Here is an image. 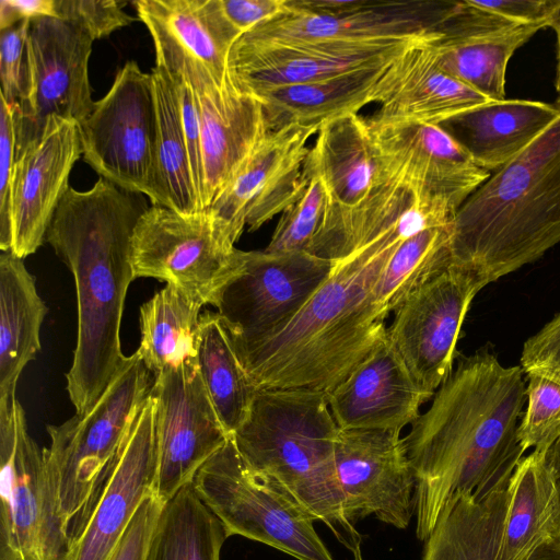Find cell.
Here are the masks:
<instances>
[{"label": "cell", "mask_w": 560, "mask_h": 560, "mask_svg": "<svg viewBox=\"0 0 560 560\" xmlns=\"http://www.w3.org/2000/svg\"><path fill=\"white\" fill-rule=\"evenodd\" d=\"M150 373L135 352L91 410L47 425L46 475L69 548L85 527L150 395Z\"/></svg>", "instance_id": "obj_6"}, {"label": "cell", "mask_w": 560, "mask_h": 560, "mask_svg": "<svg viewBox=\"0 0 560 560\" xmlns=\"http://www.w3.org/2000/svg\"><path fill=\"white\" fill-rule=\"evenodd\" d=\"M389 63L254 95L264 105L271 131L289 125L319 128L337 117L358 114L373 103L376 84Z\"/></svg>", "instance_id": "obj_30"}, {"label": "cell", "mask_w": 560, "mask_h": 560, "mask_svg": "<svg viewBox=\"0 0 560 560\" xmlns=\"http://www.w3.org/2000/svg\"><path fill=\"white\" fill-rule=\"evenodd\" d=\"M436 223L435 210L422 198L394 195L291 319L234 348L256 388L328 393L345 381L386 337L374 290L390 255L402 240Z\"/></svg>", "instance_id": "obj_1"}, {"label": "cell", "mask_w": 560, "mask_h": 560, "mask_svg": "<svg viewBox=\"0 0 560 560\" xmlns=\"http://www.w3.org/2000/svg\"><path fill=\"white\" fill-rule=\"evenodd\" d=\"M557 114L555 102L505 98L479 105L439 125L478 166L492 174L537 138Z\"/></svg>", "instance_id": "obj_27"}, {"label": "cell", "mask_w": 560, "mask_h": 560, "mask_svg": "<svg viewBox=\"0 0 560 560\" xmlns=\"http://www.w3.org/2000/svg\"><path fill=\"white\" fill-rule=\"evenodd\" d=\"M412 378L387 336L339 385L327 393L330 412L341 430L401 431L432 399Z\"/></svg>", "instance_id": "obj_25"}, {"label": "cell", "mask_w": 560, "mask_h": 560, "mask_svg": "<svg viewBox=\"0 0 560 560\" xmlns=\"http://www.w3.org/2000/svg\"><path fill=\"white\" fill-rule=\"evenodd\" d=\"M139 194L100 177L85 191L71 186L61 198L46 241L73 276L78 331L67 390L82 415L91 410L126 361L120 325L136 278L131 237L148 208Z\"/></svg>", "instance_id": "obj_3"}, {"label": "cell", "mask_w": 560, "mask_h": 560, "mask_svg": "<svg viewBox=\"0 0 560 560\" xmlns=\"http://www.w3.org/2000/svg\"><path fill=\"white\" fill-rule=\"evenodd\" d=\"M439 37L412 44L387 66L373 93L378 108L371 121L439 125L492 102L440 67L431 46Z\"/></svg>", "instance_id": "obj_24"}, {"label": "cell", "mask_w": 560, "mask_h": 560, "mask_svg": "<svg viewBox=\"0 0 560 560\" xmlns=\"http://www.w3.org/2000/svg\"><path fill=\"white\" fill-rule=\"evenodd\" d=\"M521 366L560 384V313L525 341Z\"/></svg>", "instance_id": "obj_43"}, {"label": "cell", "mask_w": 560, "mask_h": 560, "mask_svg": "<svg viewBox=\"0 0 560 560\" xmlns=\"http://www.w3.org/2000/svg\"><path fill=\"white\" fill-rule=\"evenodd\" d=\"M78 126L82 158L100 177L152 203L158 115L151 72L127 61Z\"/></svg>", "instance_id": "obj_10"}, {"label": "cell", "mask_w": 560, "mask_h": 560, "mask_svg": "<svg viewBox=\"0 0 560 560\" xmlns=\"http://www.w3.org/2000/svg\"><path fill=\"white\" fill-rule=\"evenodd\" d=\"M451 241L452 223L427 228L400 242L374 290L375 305L384 318L452 262Z\"/></svg>", "instance_id": "obj_37"}, {"label": "cell", "mask_w": 560, "mask_h": 560, "mask_svg": "<svg viewBox=\"0 0 560 560\" xmlns=\"http://www.w3.org/2000/svg\"><path fill=\"white\" fill-rule=\"evenodd\" d=\"M332 264L308 252L242 250L238 270L213 305L233 347L253 342L291 319L328 277Z\"/></svg>", "instance_id": "obj_13"}, {"label": "cell", "mask_w": 560, "mask_h": 560, "mask_svg": "<svg viewBox=\"0 0 560 560\" xmlns=\"http://www.w3.org/2000/svg\"><path fill=\"white\" fill-rule=\"evenodd\" d=\"M82 156L75 121L50 116L42 131L16 153L10 194L11 253L23 259L46 241L54 213Z\"/></svg>", "instance_id": "obj_20"}, {"label": "cell", "mask_w": 560, "mask_h": 560, "mask_svg": "<svg viewBox=\"0 0 560 560\" xmlns=\"http://www.w3.org/2000/svg\"><path fill=\"white\" fill-rule=\"evenodd\" d=\"M163 505L154 493L141 503L109 560H144Z\"/></svg>", "instance_id": "obj_45"}, {"label": "cell", "mask_w": 560, "mask_h": 560, "mask_svg": "<svg viewBox=\"0 0 560 560\" xmlns=\"http://www.w3.org/2000/svg\"><path fill=\"white\" fill-rule=\"evenodd\" d=\"M506 489L485 500L470 493L452 498L424 540L421 560H500ZM529 560H560V541L551 538Z\"/></svg>", "instance_id": "obj_28"}, {"label": "cell", "mask_w": 560, "mask_h": 560, "mask_svg": "<svg viewBox=\"0 0 560 560\" xmlns=\"http://www.w3.org/2000/svg\"><path fill=\"white\" fill-rule=\"evenodd\" d=\"M485 283L452 262L393 312L387 339L418 386L434 395L453 370L468 308Z\"/></svg>", "instance_id": "obj_14"}, {"label": "cell", "mask_w": 560, "mask_h": 560, "mask_svg": "<svg viewBox=\"0 0 560 560\" xmlns=\"http://www.w3.org/2000/svg\"><path fill=\"white\" fill-rule=\"evenodd\" d=\"M522 366H503L488 347L462 355L430 407L404 436L416 477V535L424 541L447 502L508 488L525 453L517 430L526 400Z\"/></svg>", "instance_id": "obj_2"}, {"label": "cell", "mask_w": 560, "mask_h": 560, "mask_svg": "<svg viewBox=\"0 0 560 560\" xmlns=\"http://www.w3.org/2000/svg\"><path fill=\"white\" fill-rule=\"evenodd\" d=\"M191 483L229 537L261 542L296 560H334L314 517L280 485L253 470L232 438L199 468Z\"/></svg>", "instance_id": "obj_7"}, {"label": "cell", "mask_w": 560, "mask_h": 560, "mask_svg": "<svg viewBox=\"0 0 560 560\" xmlns=\"http://www.w3.org/2000/svg\"><path fill=\"white\" fill-rule=\"evenodd\" d=\"M338 432L326 392L257 388L231 438L253 470L280 485L353 552L362 536L346 515L337 478Z\"/></svg>", "instance_id": "obj_5"}, {"label": "cell", "mask_w": 560, "mask_h": 560, "mask_svg": "<svg viewBox=\"0 0 560 560\" xmlns=\"http://www.w3.org/2000/svg\"><path fill=\"white\" fill-rule=\"evenodd\" d=\"M47 306L23 259L0 256V401L16 398L23 369L40 349L39 332Z\"/></svg>", "instance_id": "obj_29"}, {"label": "cell", "mask_w": 560, "mask_h": 560, "mask_svg": "<svg viewBox=\"0 0 560 560\" xmlns=\"http://www.w3.org/2000/svg\"><path fill=\"white\" fill-rule=\"evenodd\" d=\"M94 38L81 26L43 16L31 20L26 40V91L13 104L16 153L43 129L50 116L82 122L94 101L89 60Z\"/></svg>", "instance_id": "obj_12"}, {"label": "cell", "mask_w": 560, "mask_h": 560, "mask_svg": "<svg viewBox=\"0 0 560 560\" xmlns=\"http://www.w3.org/2000/svg\"><path fill=\"white\" fill-rule=\"evenodd\" d=\"M439 36L433 33L371 42L278 43L241 35L229 54L226 79L235 89L254 95L384 66L412 44Z\"/></svg>", "instance_id": "obj_17"}, {"label": "cell", "mask_w": 560, "mask_h": 560, "mask_svg": "<svg viewBox=\"0 0 560 560\" xmlns=\"http://www.w3.org/2000/svg\"><path fill=\"white\" fill-rule=\"evenodd\" d=\"M179 116L182 121L183 131L186 139V144L189 153L190 165L194 176L195 186L199 198H202L203 189V174H202V160H201V126L200 116L197 104L196 94L189 83L180 75H171ZM202 203V201H201ZM203 208V207H202Z\"/></svg>", "instance_id": "obj_44"}, {"label": "cell", "mask_w": 560, "mask_h": 560, "mask_svg": "<svg viewBox=\"0 0 560 560\" xmlns=\"http://www.w3.org/2000/svg\"><path fill=\"white\" fill-rule=\"evenodd\" d=\"M43 16L56 18L55 0L0 1V30L11 27L24 20Z\"/></svg>", "instance_id": "obj_49"}, {"label": "cell", "mask_w": 560, "mask_h": 560, "mask_svg": "<svg viewBox=\"0 0 560 560\" xmlns=\"http://www.w3.org/2000/svg\"><path fill=\"white\" fill-rule=\"evenodd\" d=\"M352 555H353V559H354V560H364L363 555H362V549H361V547H358V548L352 552Z\"/></svg>", "instance_id": "obj_53"}, {"label": "cell", "mask_w": 560, "mask_h": 560, "mask_svg": "<svg viewBox=\"0 0 560 560\" xmlns=\"http://www.w3.org/2000/svg\"><path fill=\"white\" fill-rule=\"evenodd\" d=\"M315 136L304 165L322 180L327 206L307 252L334 261L348 254L361 220L392 177L365 117H337L324 122Z\"/></svg>", "instance_id": "obj_9"}, {"label": "cell", "mask_w": 560, "mask_h": 560, "mask_svg": "<svg viewBox=\"0 0 560 560\" xmlns=\"http://www.w3.org/2000/svg\"><path fill=\"white\" fill-rule=\"evenodd\" d=\"M0 560H66L44 453L18 398L0 402Z\"/></svg>", "instance_id": "obj_8"}, {"label": "cell", "mask_w": 560, "mask_h": 560, "mask_svg": "<svg viewBox=\"0 0 560 560\" xmlns=\"http://www.w3.org/2000/svg\"><path fill=\"white\" fill-rule=\"evenodd\" d=\"M241 262L242 250L217 235L206 210L182 214L151 205L138 219L132 233L135 277L154 278L178 287L202 305H214Z\"/></svg>", "instance_id": "obj_11"}, {"label": "cell", "mask_w": 560, "mask_h": 560, "mask_svg": "<svg viewBox=\"0 0 560 560\" xmlns=\"http://www.w3.org/2000/svg\"><path fill=\"white\" fill-rule=\"evenodd\" d=\"M183 78L192 88L199 109L201 201L206 210L271 130L264 105L255 95L235 89L229 81L220 86L202 71Z\"/></svg>", "instance_id": "obj_23"}, {"label": "cell", "mask_w": 560, "mask_h": 560, "mask_svg": "<svg viewBox=\"0 0 560 560\" xmlns=\"http://www.w3.org/2000/svg\"><path fill=\"white\" fill-rule=\"evenodd\" d=\"M545 454L534 450L523 457L509 481L500 560H529L541 545L555 538L556 494Z\"/></svg>", "instance_id": "obj_31"}, {"label": "cell", "mask_w": 560, "mask_h": 560, "mask_svg": "<svg viewBox=\"0 0 560 560\" xmlns=\"http://www.w3.org/2000/svg\"><path fill=\"white\" fill-rule=\"evenodd\" d=\"M366 120L387 175L455 214L491 175L440 125Z\"/></svg>", "instance_id": "obj_19"}, {"label": "cell", "mask_w": 560, "mask_h": 560, "mask_svg": "<svg viewBox=\"0 0 560 560\" xmlns=\"http://www.w3.org/2000/svg\"><path fill=\"white\" fill-rule=\"evenodd\" d=\"M228 537L190 482L164 503L144 560H220Z\"/></svg>", "instance_id": "obj_36"}, {"label": "cell", "mask_w": 560, "mask_h": 560, "mask_svg": "<svg viewBox=\"0 0 560 560\" xmlns=\"http://www.w3.org/2000/svg\"><path fill=\"white\" fill-rule=\"evenodd\" d=\"M139 20L149 30L155 67L171 75L207 72L228 83V58L242 35L226 18L221 0H137Z\"/></svg>", "instance_id": "obj_21"}, {"label": "cell", "mask_w": 560, "mask_h": 560, "mask_svg": "<svg viewBox=\"0 0 560 560\" xmlns=\"http://www.w3.org/2000/svg\"><path fill=\"white\" fill-rule=\"evenodd\" d=\"M156 471L155 405L149 395L66 560H109L141 503L154 493Z\"/></svg>", "instance_id": "obj_22"}, {"label": "cell", "mask_w": 560, "mask_h": 560, "mask_svg": "<svg viewBox=\"0 0 560 560\" xmlns=\"http://www.w3.org/2000/svg\"><path fill=\"white\" fill-rule=\"evenodd\" d=\"M326 206L327 196L322 180L304 165L303 189L298 199L280 214L265 252H307L323 223Z\"/></svg>", "instance_id": "obj_38"}, {"label": "cell", "mask_w": 560, "mask_h": 560, "mask_svg": "<svg viewBox=\"0 0 560 560\" xmlns=\"http://www.w3.org/2000/svg\"><path fill=\"white\" fill-rule=\"evenodd\" d=\"M545 458L553 480L556 494L553 537L560 541V439L546 451Z\"/></svg>", "instance_id": "obj_50"}, {"label": "cell", "mask_w": 560, "mask_h": 560, "mask_svg": "<svg viewBox=\"0 0 560 560\" xmlns=\"http://www.w3.org/2000/svg\"><path fill=\"white\" fill-rule=\"evenodd\" d=\"M158 135L154 152L151 205L171 208L182 214L203 211L197 192L189 153L182 127L176 95L166 72L154 67L152 72Z\"/></svg>", "instance_id": "obj_34"}, {"label": "cell", "mask_w": 560, "mask_h": 560, "mask_svg": "<svg viewBox=\"0 0 560 560\" xmlns=\"http://www.w3.org/2000/svg\"><path fill=\"white\" fill-rule=\"evenodd\" d=\"M318 128L289 125L272 130L206 209L217 235L234 245L245 226L258 230L300 196L308 140Z\"/></svg>", "instance_id": "obj_15"}, {"label": "cell", "mask_w": 560, "mask_h": 560, "mask_svg": "<svg viewBox=\"0 0 560 560\" xmlns=\"http://www.w3.org/2000/svg\"><path fill=\"white\" fill-rule=\"evenodd\" d=\"M557 34V66H556V74H555V90L560 95V31L556 32Z\"/></svg>", "instance_id": "obj_51"}, {"label": "cell", "mask_w": 560, "mask_h": 560, "mask_svg": "<svg viewBox=\"0 0 560 560\" xmlns=\"http://www.w3.org/2000/svg\"><path fill=\"white\" fill-rule=\"evenodd\" d=\"M158 471L154 494L164 504L225 443L223 428L200 377L196 361L154 375Z\"/></svg>", "instance_id": "obj_16"}, {"label": "cell", "mask_w": 560, "mask_h": 560, "mask_svg": "<svg viewBox=\"0 0 560 560\" xmlns=\"http://www.w3.org/2000/svg\"><path fill=\"white\" fill-rule=\"evenodd\" d=\"M450 1H388L384 7L342 15L293 11L264 22L242 36L265 42H371L439 33ZM287 5V4H285Z\"/></svg>", "instance_id": "obj_26"}, {"label": "cell", "mask_w": 560, "mask_h": 560, "mask_svg": "<svg viewBox=\"0 0 560 560\" xmlns=\"http://www.w3.org/2000/svg\"><path fill=\"white\" fill-rule=\"evenodd\" d=\"M384 0H287V8L293 11L342 15L384 7Z\"/></svg>", "instance_id": "obj_48"}, {"label": "cell", "mask_w": 560, "mask_h": 560, "mask_svg": "<svg viewBox=\"0 0 560 560\" xmlns=\"http://www.w3.org/2000/svg\"><path fill=\"white\" fill-rule=\"evenodd\" d=\"M202 304L166 284L140 308L141 340L136 351L154 375L196 361Z\"/></svg>", "instance_id": "obj_33"}, {"label": "cell", "mask_w": 560, "mask_h": 560, "mask_svg": "<svg viewBox=\"0 0 560 560\" xmlns=\"http://www.w3.org/2000/svg\"><path fill=\"white\" fill-rule=\"evenodd\" d=\"M544 23L516 24L504 28L458 36H441L431 43L440 67L494 102L505 100L508 63L514 52Z\"/></svg>", "instance_id": "obj_32"}, {"label": "cell", "mask_w": 560, "mask_h": 560, "mask_svg": "<svg viewBox=\"0 0 560 560\" xmlns=\"http://www.w3.org/2000/svg\"><path fill=\"white\" fill-rule=\"evenodd\" d=\"M487 11L515 24L544 23L548 27L560 0H489L479 1Z\"/></svg>", "instance_id": "obj_46"}, {"label": "cell", "mask_w": 560, "mask_h": 560, "mask_svg": "<svg viewBox=\"0 0 560 560\" xmlns=\"http://www.w3.org/2000/svg\"><path fill=\"white\" fill-rule=\"evenodd\" d=\"M0 100V249L10 252V194L16 158V125L13 104L8 103L1 95Z\"/></svg>", "instance_id": "obj_42"}, {"label": "cell", "mask_w": 560, "mask_h": 560, "mask_svg": "<svg viewBox=\"0 0 560 560\" xmlns=\"http://www.w3.org/2000/svg\"><path fill=\"white\" fill-rule=\"evenodd\" d=\"M549 27H551L555 32L560 31V7L551 19Z\"/></svg>", "instance_id": "obj_52"}, {"label": "cell", "mask_w": 560, "mask_h": 560, "mask_svg": "<svg viewBox=\"0 0 560 560\" xmlns=\"http://www.w3.org/2000/svg\"><path fill=\"white\" fill-rule=\"evenodd\" d=\"M287 0H221L233 26L244 34L287 11Z\"/></svg>", "instance_id": "obj_47"}, {"label": "cell", "mask_w": 560, "mask_h": 560, "mask_svg": "<svg viewBox=\"0 0 560 560\" xmlns=\"http://www.w3.org/2000/svg\"><path fill=\"white\" fill-rule=\"evenodd\" d=\"M196 363L210 401L232 436L244 422L257 388L218 313L201 314Z\"/></svg>", "instance_id": "obj_35"}, {"label": "cell", "mask_w": 560, "mask_h": 560, "mask_svg": "<svg viewBox=\"0 0 560 560\" xmlns=\"http://www.w3.org/2000/svg\"><path fill=\"white\" fill-rule=\"evenodd\" d=\"M527 407L517 435L524 451H547L560 439V384L535 373L526 374Z\"/></svg>", "instance_id": "obj_39"}, {"label": "cell", "mask_w": 560, "mask_h": 560, "mask_svg": "<svg viewBox=\"0 0 560 560\" xmlns=\"http://www.w3.org/2000/svg\"><path fill=\"white\" fill-rule=\"evenodd\" d=\"M31 20L1 30L0 80L1 96L10 104H19L26 91V40Z\"/></svg>", "instance_id": "obj_41"}, {"label": "cell", "mask_w": 560, "mask_h": 560, "mask_svg": "<svg viewBox=\"0 0 560 560\" xmlns=\"http://www.w3.org/2000/svg\"><path fill=\"white\" fill-rule=\"evenodd\" d=\"M556 118L463 203L452 221V264L485 285L560 243V95Z\"/></svg>", "instance_id": "obj_4"}, {"label": "cell", "mask_w": 560, "mask_h": 560, "mask_svg": "<svg viewBox=\"0 0 560 560\" xmlns=\"http://www.w3.org/2000/svg\"><path fill=\"white\" fill-rule=\"evenodd\" d=\"M116 0H55L56 18L83 27L98 39L129 25L132 18Z\"/></svg>", "instance_id": "obj_40"}, {"label": "cell", "mask_w": 560, "mask_h": 560, "mask_svg": "<svg viewBox=\"0 0 560 560\" xmlns=\"http://www.w3.org/2000/svg\"><path fill=\"white\" fill-rule=\"evenodd\" d=\"M398 430L339 429L337 478L348 520L374 516L398 529L415 516L416 477Z\"/></svg>", "instance_id": "obj_18"}]
</instances>
